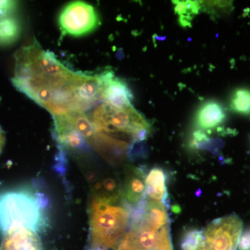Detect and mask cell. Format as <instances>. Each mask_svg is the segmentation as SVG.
<instances>
[{
    "label": "cell",
    "instance_id": "obj_1",
    "mask_svg": "<svg viewBox=\"0 0 250 250\" xmlns=\"http://www.w3.org/2000/svg\"><path fill=\"white\" fill-rule=\"evenodd\" d=\"M12 82L18 90L54 117L74 111L70 89L78 72L44 50L37 41L16 52Z\"/></svg>",
    "mask_w": 250,
    "mask_h": 250
},
{
    "label": "cell",
    "instance_id": "obj_2",
    "mask_svg": "<svg viewBox=\"0 0 250 250\" xmlns=\"http://www.w3.org/2000/svg\"><path fill=\"white\" fill-rule=\"evenodd\" d=\"M91 122L95 129L93 146L111 158L123 156L150 133V124L133 106L116 108L102 104L93 111Z\"/></svg>",
    "mask_w": 250,
    "mask_h": 250
},
{
    "label": "cell",
    "instance_id": "obj_3",
    "mask_svg": "<svg viewBox=\"0 0 250 250\" xmlns=\"http://www.w3.org/2000/svg\"><path fill=\"white\" fill-rule=\"evenodd\" d=\"M47 199L29 188L16 189L0 194V232L24 228L36 233L47 226Z\"/></svg>",
    "mask_w": 250,
    "mask_h": 250
},
{
    "label": "cell",
    "instance_id": "obj_4",
    "mask_svg": "<svg viewBox=\"0 0 250 250\" xmlns=\"http://www.w3.org/2000/svg\"><path fill=\"white\" fill-rule=\"evenodd\" d=\"M93 195L89 205L92 249H113L121 243L129 224V205Z\"/></svg>",
    "mask_w": 250,
    "mask_h": 250
},
{
    "label": "cell",
    "instance_id": "obj_5",
    "mask_svg": "<svg viewBox=\"0 0 250 250\" xmlns=\"http://www.w3.org/2000/svg\"><path fill=\"white\" fill-rule=\"evenodd\" d=\"M243 230V222L236 215L216 219L202 231L198 250H236Z\"/></svg>",
    "mask_w": 250,
    "mask_h": 250
},
{
    "label": "cell",
    "instance_id": "obj_6",
    "mask_svg": "<svg viewBox=\"0 0 250 250\" xmlns=\"http://www.w3.org/2000/svg\"><path fill=\"white\" fill-rule=\"evenodd\" d=\"M100 24L98 12L92 5L75 1L66 5L61 11L59 25L62 34L72 36L86 35Z\"/></svg>",
    "mask_w": 250,
    "mask_h": 250
},
{
    "label": "cell",
    "instance_id": "obj_7",
    "mask_svg": "<svg viewBox=\"0 0 250 250\" xmlns=\"http://www.w3.org/2000/svg\"><path fill=\"white\" fill-rule=\"evenodd\" d=\"M103 85L101 100L104 103L116 108L133 106V94L126 82L115 77L111 70L103 71Z\"/></svg>",
    "mask_w": 250,
    "mask_h": 250
},
{
    "label": "cell",
    "instance_id": "obj_8",
    "mask_svg": "<svg viewBox=\"0 0 250 250\" xmlns=\"http://www.w3.org/2000/svg\"><path fill=\"white\" fill-rule=\"evenodd\" d=\"M146 174L143 170L133 166L125 170L123 184V200L127 205L135 207L146 199Z\"/></svg>",
    "mask_w": 250,
    "mask_h": 250
},
{
    "label": "cell",
    "instance_id": "obj_9",
    "mask_svg": "<svg viewBox=\"0 0 250 250\" xmlns=\"http://www.w3.org/2000/svg\"><path fill=\"white\" fill-rule=\"evenodd\" d=\"M3 235L0 250H42L38 233L27 228L11 229Z\"/></svg>",
    "mask_w": 250,
    "mask_h": 250
},
{
    "label": "cell",
    "instance_id": "obj_10",
    "mask_svg": "<svg viewBox=\"0 0 250 250\" xmlns=\"http://www.w3.org/2000/svg\"><path fill=\"white\" fill-rule=\"evenodd\" d=\"M226 118V112L223 105L215 100H208L202 104L197 110L195 123L197 129L210 131L223 125Z\"/></svg>",
    "mask_w": 250,
    "mask_h": 250
},
{
    "label": "cell",
    "instance_id": "obj_11",
    "mask_svg": "<svg viewBox=\"0 0 250 250\" xmlns=\"http://www.w3.org/2000/svg\"><path fill=\"white\" fill-rule=\"evenodd\" d=\"M14 4L4 1L0 7V45H9L15 42L21 34V23L11 16Z\"/></svg>",
    "mask_w": 250,
    "mask_h": 250
},
{
    "label": "cell",
    "instance_id": "obj_12",
    "mask_svg": "<svg viewBox=\"0 0 250 250\" xmlns=\"http://www.w3.org/2000/svg\"><path fill=\"white\" fill-rule=\"evenodd\" d=\"M167 174L164 169L154 167L146 178V195L149 200L164 203L167 197Z\"/></svg>",
    "mask_w": 250,
    "mask_h": 250
},
{
    "label": "cell",
    "instance_id": "obj_13",
    "mask_svg": "<svg viewBox=\"0 0 250 250\" xmlns=\"http://www.w3.org/2000/svg\"><path fill=\"white\" fill-rule=\"evenodd\" d=\"M143 223L157 230L168 226V216L164 204L147 200Z\"/></svg>",
    "mask_w": 250,
    "mask_h": 250
},
{
    "label": "cell",
    "instance_id": "obj_14",
    "mask_svg": "<svg viewBox=\"0 0 250 250\" xmlns=\"http://www.w3.org/2000/svg\"><path fill=\"white\" fill-rule=\"evenodd\" d=\"M62 116L65 117L72 127L77 131L87 143L93 144L95 139V129L91 120H90L83 111H74Z\"/></svg>",
    "mask_w": 250,
    "mask_h": 250
},
{
    "label": "cell",
    "instance_id": "obj_15",
    "mask_svg": "<svg viewBox=\"0 0 250 250\" xmlns=\"http://www.w3.org/2000/svg\"><path fill=\"white\" fill-rule=\"evenodd\" d=\"M174 12L179 16V22L183 27L191 25V21L198 14L201 4L195 1H174Z\"/></svg>",
    "mask_w": 250,
    "mask_h": 250
},
{
    "label": "cell",
    "instance_id": "obj_16",
    "mask_svg": "<svg viewBox=\"0 0 250 250\" xmlns=\"http://www.w3.org/2000/svg\"><path fill=\"white\" fill-rule=\"evenodd\" d=\"M230 108L237 114L250 116V89L237 88L230 98Z\"/></svg>",
    "mask_w": 250,
    "mask_h": 250
},
{
    "label": "cell",
    "instance_id": "obj_17",
    "mask_svg": "<svg viewBox=\"0 0 250 250\" xmlns=\"http://www.w3.org/2000/svg\"><path fill=\"white\" fill-rule=\"evenodd\" d=\"M202 241V231L189 228L184 231L180 241L182 250H198Z\"/></svg>",
    "mask_w": 250,
    "mask_h": 250
},
{
    "label": "cell",
    "instance_id": "obj_18",
    "mask_svg": "<svg viewBox=\"0 0 250 250\" xmlns=\"http://www.w3.org/2000/svg\"><path fill=\"white\" fill-rule=\"evenodd\" d=\"M239 250H250V228H248L241 233L238 241Z\"/></svg>",
    "mask_w": 250,
    "mask_h": 250
},
{
    "label": "cell",
    "instance_id": "obj_19",
    "mask_svg": "<svg viewBox=\"0 0 250 250\" xmlns=\"http://www.w3.org/2000/svg\"><path fill=\"white\" fill-rule=\"evenodd\" d=\"M5 143V136L4 131H3L2 129H1V126H0V153L1 152V150H2L3 147H4Z\"/></svg>",
    "mask_w": 250,
    "mask_h": 250
},
{
    "label": "cell",
    "instance_id": "obj_20",
    "mask_svg": "<svg viewBox=\"0 0 250 250\" xmlns=\"http://www.w3.org/2000/svg\"><path fill=\"white\" fill-rule=\"evenodd\" d=\"M102 250V249H92V248H90V250Z\"/></svg>",
    "mask_w": 250,
    "mask_h": 250
}]
</instances>
